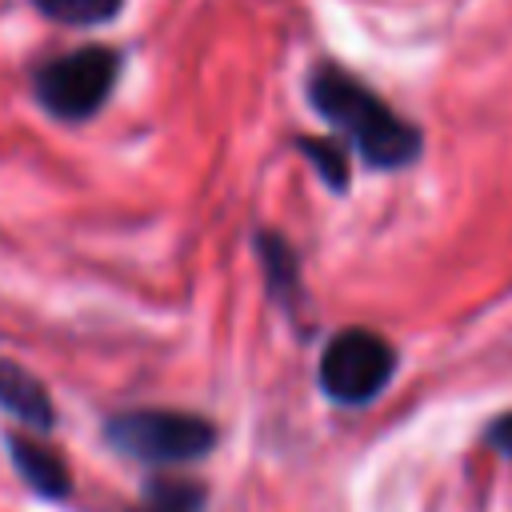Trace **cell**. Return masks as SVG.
<instances>
[{
    "label": "cell",
    "instance_id": "1",
    "mask_svg": "<svg viewBox=\"0 0 512 512\" xmlns=\"http://www.w3.org/2000/svg\"><path fill=\"white\" fill-rule=\"evenodd\" d=\"M312 108L340 128L368 168H404L420 156V132L400 120L372 88L356 76L340 72L336 64H316L308 76Z\"/></svg>",
    "mask_w": 512,
    "mask_h": 512
},
{
    "label": "cell",
    "instance_id": "2",
    "mask_svg": "<svg viewBox=\"0 0 512 512\" xmlns=\"http://www.w3.org/2000/svg\"><path fill=\"white\" fill-rule=\"evenodd\" d=\"M116 76H120V52L104 44H84L40 64L32 88L44 112H52L64 124H80L104 108V100L116 88Z\"/></svg>",
    "mask_w": 512,
    "mask_h": 512
},
{
    "label": "cell",
    "instance_id": "3",
    "mask_svg": "<svg viewBox=\"0 0 512 512\" xmlns=\"http://www.w3.org/2000/svg\"><path fill=\"white\" fill-rule=\"evenodd\" d=\"M108 444L144 464H192L212 452L216 428L204 416L172 408H136L108 420Z\"/></svg>",
    "mask_w": 512,
    "mask_h": 512
},
{
    "label": "cell",
    "instance_id": "4",
    "mask_svg": "<svg viewBox=\"0 0 512 512\" xmlns=\"http://www.w3.org/2000/svg\"><path fill=\"white\" fill-rule=\"evenodd\" d=\"M396 372V348L372 328H344L320 352V388L328 400L360 408L372 404Z\"/></svg>",
    "mask_w": 512,
    "mask_h": 512
},
{
    "label": "cell",
    "instance_id": "5",
    "mask_svg": "<svg viewBox=\"0 0 512 512\" xmlns=\"http://www.w3.org/2000/svg\"><path fill=\"white\" fill-rule=\"evenodd\" d=\"M0 408L8 416H16L20 424L36 428V432H48L52 420H56V408H52L48 388L28 368H20L12 360H0Z\"/></svg>",
    "mask_w": 512,
    "mask_h": 512
},
{
    "label": "cell",
    "instance_id": "6",
    "mask_svg": "<svg viewBox=\"0 0 512 512\" xmlns=\"http://www.w3.org/2000/svg\"><path fill=\"white\" fill-rule=\"evenodd\" d=\"M8 448H12V460H16L20 476L36 492H44V496H64L68 492V468L52 448H44V444H36L28 436H16Z\"/></svg>",
    "mask_w": 512,
    "mask_h": 512
},
{
    "label": "cell",
    "instance_id": "7",
    "mask_svg": "<svg viewBox=\"0 0 512 512\" xmlns=\"http://www.w3.org/2000/svg\"><path fill=\"white\" fill-rule=\"evenodd\" d=\"M256 248H260V260H264V276H268L272 296H276L284 308H292V304L300 300V272H296L292 248H288L280 236H272V232H260V236H256Z\"/></svg>",
    "mask_w": 512,
    "mask_h": 512
},
{
    "label": "cell",
    "instance_id": "8",
    "mask_svg": "<svg viewBox=\"0 0 512 512\" xmlns=\"http://www.w3.org/2000/svg\"><path fill=\"white\" fill-rule=\"evenodd\" d=\"M124 0H32V8L56 24H72V28H92V24H108L120 12Z\"/></svg>",
    "mask_w": 512,
    "mask_h": 512
},
{
    "label": "cell",
    "instance_id": "9",
    "mask_svg": "<svg viewBox=\"0 0 512 512\" xmlns=\"http://www.w3.org/2000/svg\"><path fill=\"white\" fill-rule=\"evenodd\" d=\"M200 488L192 480H152L140 512H200Z\"/></svg>",
    "mask_w": 512,
    "mask_h": 512
},
{
    "label": "cell",
    "instance_id": "10",
    "mask_svg": "<svg viewBox=\"0 0 512 512\" xmlns=\"http://www.w3.org/2000/svg\"><path fill=\"white\" fill-rule=\"evenodd\" d=\"M300 148L308 152L312 168H316L332 188H344V180H348V160H344V152H340L336 144H328V140H300Z\"/></svg>",
    "mask_w": 512,
    "mask_h": 512
},
{
    "label": "cell",
    "instance_id": "11",
    "mask_svg": "<svg viewBox=\"0 0 512 512\" xmlns=\"http://www.w3.org/2000/svg\"><path fill=\"white\" fill-rule=\"evenodd\" d=\"M488 444H492L496 452L512 456V412H504L500 420H492V428H488Z\"/></svg>",
    "mask_w": 512,
    "mask_h": 512
}]
</instances>
